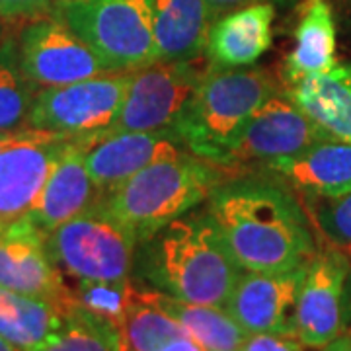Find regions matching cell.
I'll return each mask as SVG.
<instances>
[{
	"label": "cell",
	"instance_id": "cell-28",
	"mask_svg": "<svg viewBox=\"0 0 351 351\" xmlns=\"http://www.w3.org/2000/svg\"><path fill=\"white\" fill-rule=\"evenodd\" d=\"M73 297L78 306L100 318L110 320L121 330L125 322L127 313L133 306L137 297V287L131 279L123 281H76Z\"/></svg>",
	"mask_w": 351,
	"mask_h": 351
},
{
	"label": "cell",
	"instance_id": "cell-21",
	"mask_svg": "<svg viewBox=\"0 0 351 351\" xmlns=\"http://www.w3.org/2000/svg\"><path fill=\"white\" fill-rule=\"evenodd\" d=\"M336 64V22L328 0H302L295 47L285 59L287 84Z\"/></svg>",
	"mask_w": 351,
	"mask_h": 351
},
{
	"label": "cell",
	"instance_id": "cell-10",
	"mask_svg": "<svg viewBox=\"0 0 351 351\" xmlns=\"http://www.w3.org/2000/svg\"><path fill=\"white\" fill-rule=\"evenodd\" d=\"M351 258L318 246L301 283L295 306V336L304 348L322 350L346 330V283Z\"/></svg>",
	"mask_w": 351,
	"mask_h": 351
},
{
	"label": "cell",
	"instance_id": "cell-20",
	"mask_svg": "<svg viewBox=\"0 0 351 351\" xmlns=\"http://www.w3.org/2000/svg\"><path fill=\"white\" fill-rule=\"evenodd\" d=\"M302 112L332 138L351 143V64L306 75L285 90Z\"/></svg>",
	"mask_w": 351,
	"mask_h": 351
},
{
	"label": "cell",
	"instance_id": "cell-16",
	"mask_svg": "<svg viewBox=\"0 0 351 351\" xmlns=\"http://www.w3.org/2000/svg\"><path fill=\"white\" fill-rule=\"evenodd\" d=\"M90 138L94 137L71 141L59 162L51 170L34 209L25 215L43 234H49L73 217L84 213L100 199V191L86 166Z\"/></svg>",
	"mask_w": 351,
	"mask_h": 351
},
{
	"label": "cell",
	"instance_id": "cell-29",
	"mask_svg": "<svg viewBox=\"0 0 351 351\" xmlns=\"http://www.w3.org/2000/svg\"><path fill=\"white\" fill-rule=\"evenodd\" d=\"M240 351H304V346L295 334L262 332L248 334Z\"/></svg>",
	"mask_w": 351,
	"mask_h": 351
},
{
	"label": "cell",
	"instance_id": "cell-18",
	"mask_svg": "<svg viewBox=\"0 0 351 351\" xmlns=\"http://www.w3.org/2000/svg\"><path fill=\"white\" fill-rule=\"evenodd\" d=\"M265 170L297 189L299 195H341L351 191V143L324 138Z\"/></svg>",
	"mask_w": 351,
	"mask_h": 351
},
{
	"label": "cell",
	"instance_id": "cell-26",
	"mask_svg": "<svg viewBox=\"0 0 351 351\" xmlns=\"http://www.w3.org/2000/svg\"><path fill=\"white\" fill-rule=\"evenodd\" d=\"M36 84L20 64L18 45L0 43V131L16 133L27 129V119L38 94Z\"/></svg>",
	"mask_w": 351,
	"mask_h": 351
},
{
	"label": "cell",
	"instance_id": "cell-19",
	"mask_svg": "<svg viewBox=\"0 0 351 351\" xmlns=\"http://www.w3.org/2000/svg\"><path fill=\"white\" fill-rule=\"evenodd\" d=\"M158 63L205 57L215 14L207 0H151Z\"/></svg>",
	"mask_w": 351,
	"mask_h": 351
},
{
	"label": "cell",
	"instance_id": "cell-23",
	"mask_svg": "<svg viewBox=\"0 0 351 351\" xmlns=\"http://www.w3.org/2000/svg\"><path fill=\"white\" fill-rule=\"evenodd\" d=\"M69 311L45 299L0 287V336L20 351L38 350L63 324Z\"/></svg>",
	"mask_w": 351,
	"mask_h": 351
},
{
	"label": "cell",
	"instance_id": "cell-6",
	"mask_svg": "<svg viewBox=\"0 0 351 351\" xmlns=\"http://www.w3.org/2000/svg\"><path fill=\"white\" fill-rule=\"evenodd\" d=\"M137 242V234L98 201L45 234L51 260L76 281L131 279Z\"/></svg>",
	"mask_w": 351,
	"mask_h": 351
},
{
	"label": "cell",
	"instance_id": "cell-24",
	"mask_svg": "<svg viewBox=\"0 0 351 351\" xmlns=\"http://www.w3.org/2000/svg\"><path fill=\"white\" fill-rule=\"evenodd\" d=\"M34 351H121V332L75 302L63 324Z\"/></svg>",
	"mask_w": 351,
	"mask_h": 351
},
{
	"label": "cell",
	"instance_id": "cell-17",
	"mask_svg": "<svg viewBox=\"0 0 351 351\" xmlns=\"http://www.w3.org/2000/svg\"><path fill=\"white\" fill-rule=\"evenodd\" d=\"M274 20L276 6L269 2L242 6L219 16L207 36L205 59L219 69L250 66L269 49Z\"/></svg>",
	"mask_w": 351,
	"mask_h": 351
},
{
	"label": "cell",
	"instance_id": "cell-1",
	"mask_svg": "<svg viewBox=\"0 0 351 351\" xmlns=\"http://www.w3.org/2000/svg\"><path fill=\"white\" fill-rule=\"evenodd\" d=\"M205 207L244 271L301 269L318 252L308 215L279 178L230 176Z\"/></svg>",
	"mask_w": 351,
	"mask_h": 351
},
{
	"label": "cell",
	"instance_id": "cell-27",
	"mask_svg": "<svg viewBox=\"0 0 351 351\" xmlns=\"http://www.w3.org/2000/svg\"><path fill=\"white\" fill-rule=\"evenodd\" d=\"M301 203L318 246L334 248L351 258V191L334 197L302 193Z\"/></svg>",
	"mask_w": 351,
	"mask_h": 351
},
{
	"label": "cell",
	"instance_id": "cell-15",
	"mask_svg": "<svg viewBox=\"0 0 351 351\" xmlns=\"http://www.w3.org/2000/svg\"><path fill=\"white\" fill-rule=\"evenodd\" d=\"M186 147L174 129L115 133L90 138L86 149V166L101 195L112 193L131 176L154 162L184 154Z\"/></svg>",
	"mask_w": 351,
	"mask_h": 351
},
{
	"label": "cell",
	"instance_id": "cell-36",
	"mask_svg": "<svg viewBox=\"0 0 351 351\" xmlns=\"http://www.w3.org/2000/svg\"><path fill=\"white\" fill-rule=\"evenodd\" d=\"M12 137H14V133H2V131H0V151L10 143V138Z\"/></svg>",
	"mask_w": 351,
	"mask_h": 351
},
{
	"label": "cell",
	"instance_id": "cell-7",
	"mask_svg": "<svg viewBox=\"0 0 351 351\" xmlns=\"http://www.w3.org/2000/svg\"><path fill=\"white\" fill-rule=\"evenodd\" d=\"M133 73H110L64 86L39 88L27 129L71 138H100L115 121Z\"/></svg>",
	"mask_w": 351,
	"mask_h": 351
},
{
	"label": "cell",
	"instance_id": "cell-14",
	"mask_svg": "<svg viewBox=\"0 0 351 351\" xmlns=\"http://www.w3.org/2000/svg\"><path fill=\"white\" fill-rule=\"evenodd\" d=\"M306 267L283 274L244 271L226 301V313L246 334H295V306Z\"/></svg>",
	"mask_w": 351,
	"mask_h": 351
},
{
	"label": "cell",
	"instance_id": "cell-3",
	"mask_svg": "<svg viewBox=\"0 0 351 351\" xmlns=\"http://www.w3.org/2000/svg\"><path fill=\"white\" fill-rule=\"evenodd\" d=\"M277 92H281L277 80L263 69L209 64L172 129L189 154L226 170L242 127Z\"/></svg>",
	"mask_w": 351,
	"mask_h": 351
},
{
	"label": "cell",
	"instance_id": "cell-11",
	"mask_svg": "<svg viewBox=\"0 0 351 351\" xmlns=\"http://www.w3.org/2000/svg\"><path fill=\"white\" fill-rule=\"evenodd\" d=\"M20 64L38 88L64 86L110 75L100 57L57 18H38L20 36Z\"/></svg>",
	"mask_w": 351,
	"mask_h": 351
},
{
	"label": "cell",
	"instance_id": "cell-5",
	"mask_svg": "<svg viewBox=\"0 0 351 351\" xmlns=\"http://www.w3.org/2000/svg\"><path fill=\"white\" fill-rule=\"evenodd\" d=\"M51 16L82 39L110 73L158 63L151 0H57Z\"/></svg>",
	"mask_w": 351,
	"mask_h": 351
},
{
	"label": "cell",
	"instance_id": "cell-9",
	"mask_svg": "<svg viewBox=\"0 0 351 351\" xmlns=\"http://www.w3.org/2000/svg\"><path fill=\"white\" fill-rule=\"evenodd\" d=\"M324 138L332 137L289 98L287 92H277L263 101L242 127L228 154L226 170L234 176V172L246 170L252 164L267 168Z\"/></svg>",
	"mask_w": 351,
	"mask_h": 351
},
{
	"label": "cell",
	"instance_id": "cell-12",
	"mask_svg": "<svg viewBox=\"0 0 351 351\" xmlns=\"http://www.w3.org/2000/svg\"><path fill=\"white\" fill-rule=\"evenodd\" d=\"M71 141L41 129L14 133L0 151V225L22 219L34 209L51 170Z\"/></svg>",
	"mask_w": 351,
	"mask_h": 351
},
{
	"label": "cell",
	"instance_id": "cell-32",
	"mask_svg": "<svg viewBox=\"0 0 351 351\" xmlns=\"http://www.w3.org/2000/svg\"><path fill=\"white\" fill-rule=\"evenodd\" d=\"M160 351H203V348L189 336H182V338H176L170 343H166Z\"/></svg>",
	"mask_w": 351,
	"mask_h": 351
},
{
	"label": "cell",
	"instance_id": "cell-4",
	"mask_svg": "<svg viewBox=\"0 0 351 351\" xmlns=\"http://www.w3.org/2000/svg\"><path fill=\"white\" fill-rule=\"evenodd\" d=\"M230 176L225 168L184 152L147 166L98 203L143 240L205 203Z\"/></svg>",
	"mask_w": 351,
	"mask_h": 351
},
{
	"label": "cell",
	"instance_id": "cell-22",
	"mask_svg": "<svg viewBox=\"0 0 351 351\" xmlns=\"http://www.w3.org/2000/svg\"><path fill=\"white\" fill-rule=\"evenodd\" d=\"M154 304L170 314L189 338L199 343L203 351H240L246 339V332L239 322L226 313L225 306L193 304L180 301L170 295L147 289Z\"/></svg>",
	"mask_w": 351,
	"mask_h": 351
},
{
	"label": "cell",
	"instance_id": "cell-34",
	"mask_svg": "<svg viewBox=\"0 0 351 351\" xmlns=\"http://www.w3.org/2000/svg\"><path fill=\"white\" fill-rule=\"evenodd\" d=\"M346 328L351 330V267L350 276H348V283H346Z\"/></svg>",
	"mask_w": 351,
	"mask_h": 351
},
{
	"label": "cell",
	"instance_id": "cell-13",
	"mask_svg": "<svg viewBox=\"0 0 351 351\" xmlns=\"http://www.w3.org/2000/svg\"><path fill=\"white\" fill-rule=\"evenodd\" d=\"M0 287L55 302L69 311L73 289L51 260L45 234L27 217L0 225Z\"/></svg>",
	"mask_w": 351,
	"mask_h": 351
},
{
	"label": "cell",
	"instance_id": "cell-30",
	"mask_svg": "<svg viewBox=\"0 0 351 351\" xmlns=\"http://www.w3.org/2000/svg\"><path fill=\"white\" fill-rule=\"evenodd\" d=\"M57 0H0L2 20H38L51 14Z\"/></svg>",
	"mask_w": 351,
	"mask_h": 351
},
{
	"label": "cell",
	"instance_id": "cell-33",
	"mask_svg": "<svg viewBox=\"0 0 351 351\" xmlns=\"http://www.w3.org/2000/svg\"><path fill=\"white\" fill-rule=\"evenodd\" d=\"M322 351H351V332L343 330L338 338L330 341L326 348H322Z\"/></svg>",
	"mask_w": 351,
	"mask_h": 351
},
{
	"label": "cell",
	"instance_id": "cell-2",
	"mask_svg": "<svg viewBox=\"0 0 351 351\" xmlns=\"http://www.w3.org/2000/svg\"><path fill=\"white\" fill-rule=\"evenodd\" d=\"M133 269L152 291L209 306H225L244 274L207 207L138 240Z\"/></svg>",
	"mask_w": 351,
	"mask_h": 351
},
{
	"label": "cell",
	"instance_id": "cell-35",
	"mask_svg": "<svg viewBox=\"0 0 351 351\" xmlns=\"http://www.w3.org/2000/svg\"><path fill=\"white\" fill-rule=\"evenodd\" d=\"M0 351H20V350H18V348H14L8 339H4L2 336H0Z\"/></svg>",
	"mask_w": 351,
	"mask_h": 351
},
{
	"label": "cell",
	"instance_id": "cell-8",
	"mask_svg": "<svg viewBox=\"0 0 351 351\" xmlns=\"http://www.w3.org/2000/svg\"><path fill=\"white\" fill-rule=\"evenodd\" d=\"M203 59L154 63L135 71L115 121L101 137L174 127L178 115L209 69V61L201 63Z\"/></svg>",
	"mask_w": 351,
	"mask_h": 351
},
{
	"label": "cell",
	"instance_id": "cell-25",
	"mask_svg": "<svg viewBox=\"0 0 351 351\" xmlns=\"http://www.w3.org/2000/svg\"><path fill=\"white\" fill-rule=\"evenodd\" d=\"M119 332L121 351H160L172 339L188 336L170 314L152 302L147 289H137L135 302Z\"/></svg>",
	"mask_w": 351,
	"mask_h": 351
},
{
	"label": "cell",
	"instance_id": "cell-31",
	"mask_svg": "<svg viewBox=\"0 0 351 351\" xmlns=\"http://www.w3.org/2000/svg\"><path fill=\"white\" fill-rule=\"evenodd\" d=\"M211 4V10L215 14V20L223 14L230 12V10H237L242 6H250V4H260V2H269L276 6L277 0H207Z\"/></svg>",
	"mask_w": 351,
	"mask_h": 351
}]
</instances>
